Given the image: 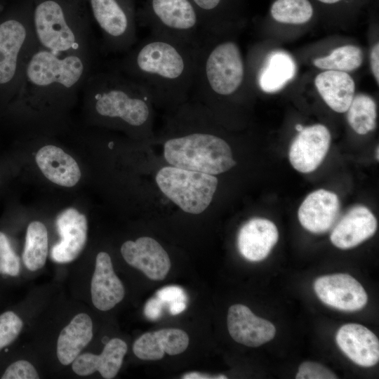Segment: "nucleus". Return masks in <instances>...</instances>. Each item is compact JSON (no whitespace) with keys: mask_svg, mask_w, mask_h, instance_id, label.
<instances>
[{"mask_svg":"<svg viewBox=\"0 0 379 379\" xmlns=\"http://www.w3.org/2000/svg\"><path fill=\"white\" fill-rule=\"evenodd\" d=\"M39 46L31 11L12 12L0 18V104L12 100L25 62Z\"/></svg>","mask_w":379,"mask_h":379,"instance_id":"nucleus-7","label":"nucleus"},{"mask_svg":"<svg viewBox=\"0 0 379 379\" xmlns=\"http://www.w3.org/2000/svg\"><path fill=\"white\" fill-rule=\"evenodd\" d=\"M174 108L190 129L165 140L164 157L170 166L213 175L235 166L230 145L208 130L209 112L204 107L188 99Z\"/></svg>","mask_w":379,"mask_h":379,"instance_id":"nucleus-3","label":"nucleus"},{"mask_svg":"<svg viewBox=\"0 0 379 379\" xmlns=\"http://www.w3.org/2000/svg\"><path fill=\"white\" fill-rule=\"evenodd\" d=\"M347 121L352 128L359 135H365L376 126V104L366 94L354 97L347 110Z\"/></svg>","mask_w":379,"mask_h":379,"instance_id":"nucleus-30","label":"nucleus"},{"mask_svg":"<svg viewBox=\"0 0 379 379\" xmlns=\"http://www.w3.org/2000/svg\"><path fill=\"white\" fill-rule=\"evenodd\" d=\"M157 297L164 303H171L175 301H187L184 290L177 286H168L161 288L156 293Z\"/></svg>","mask_w":379,"mask_h":379,"instance_id":"nucleus-36","label":"nucleus"},{"mask_svg":"<svg viewBox=\"0 0 379 379\" xmlns=\"http://www.w3.org/2000/svg\"><path fill=\"white\" fill-rule=\"evenodd\" d=\"M227 324L232 339L248 347H259L273 339L276 333V328L270 321L255 316L241 304L229 308Z\"/></svg>","mask_w":379,"mask_h":379,"instance_id":"nucleus-15","label":"nucleus"},{"mask_svg":"<svg viewBox=\"0 0 379 379\" xmlns=\"http://www.w3.org/2000/svg\"><path fill=\"white\" fill-rule=\"evenodd\" d=\"M22 327V319L14 312L6 311L0 314V351L15 340Z\"/></svg>","mask_w":379,"mask_h":379,"instance_id":"nucleus-32","label":"nucleus"},{"mask_svg":"<svg viewBox=\"0 0 379 379\" xmlns=\"http://www.w3.org/2000/svg\"><path fill=\"white\" fill-rule=\"evenodd\" d=\"M2 379H38L34 366L27 360L20 359L11 364L2 374Z\"/></svg>","mask_w":379,"mask_h":379,"instance_id":"nucleus-34","label":"nucleus"},{"mask_svg":"<svg viewBox=\"0 0 379 379\" xmlns=\"http://www.w3.org/2000/svg\"><path fill=\"white\" fill-rule=\"evenodd\" d=\"M48 255V232L40 221L31 222L27 228L22 253L25 267L34 272L42 268Z\"/></svg>","mask_w":379,"mask_h":379,"instance_id":"nucleus-28","label":"nucleus"},{"mask_svg":"<svg viewBox=\"0 0 379 379\" xmlns=\"http://www.w3.org/2000/svg\"><path fill=\"white\" fill-rule=\"evenodd\" d=\"M164 304L157 297L149 299L144 307L145 316L149 320L158 319L161 316Z\"/></svg>","mask_w":379,"mask_h":379,"instance_id":"nucleus-37","label":"nucleus"},{"mask_svg":"<svg viewBox=\"0 0 379 379\" xmlns=\"http://www.w3.org/2000/svg\"><path fill=\"white\" fill-rule=\"evenodd\" d=\"M270 14L279 23L302 25L313 18L314 8L310 0H274Z\"/></svg>","mask_w":379,"mask_h":379,"instance_id":"nucleus-29","label":"nucleus"},{"mask_svg":"<svg viewBox=\"0 0 379 379\" xmlns=\"http://www.w3.org/2000/svg\"><path fill=\"white\" fill-rule=\"evenodd\" d=\"M20 271V262L7 236L0 231V274L16 277Z\"/></svg>","mask_w":379,"mask_h":379,"instance_id":"nucleus-33","label":"nucleus"},{"mask_svg":"<svg viewBox=\"0 0 379 379\" xmlns=\"http://www.w3.org/2000/svg\"><path fill=\"white\" fill-rule=\"evenodd\" d=\"M338 196L320 189L310 193L302 202L298 212L301 225L307 230L324 233L333 227L340 212Z\"/></svg>","mask_w":379,"mask_h":379,"instance_id":"nucleus-16","label":"nucleus"},{"mask_svg":"<svg viewBox=\"0 0 379 379\" xmlns=\"http://www.w3.org/2000/svg\"><path fill=\"white\" fill-rule=\"evenodd\" d=\"M279 232L276 225L265 218H253L240 229L237 245L241 255L252 262L265 259L277 244Z\"/></svg>","mask_w":379,"mask_h":379,"instance_id":"nucleus-20","label":"nucleus"},{"mask_svg":"<svg viewBox=\"0 0 379 379\" xmlns=\"http://www.w3.org/2000/svg\"><path fill=\"white\" fill-rule=\"evenodd\" d=\"M81 91L90 112L103 122L147 130L153 100L140 84L112 67L92 72Z\"/></svg>","mask_w":379,"mask_h":379,"instance_id":"nucleus-4","label":"nucleus"},{"mask_svg":"<svg viewBox=\"0 0 379 379\" xmlns=\"http://www.w3.org/2000/svg\"><path fill=\"white\" fill-rule=\"evenodd\" d=\"M363 61V53L354 45H345L333 50L328 55L316 58L317 67L326 70L350 72L359 68Z\"/></svg>","mask_w":379,"mask_h":379,"instance_id":"nucleus-31","label":"nucleus"},{"mask_svg":"<svg viewBox=\"0 0 379 379\" xmlns=\"http://www.w3.org/2000/svg\"><path fill=\"white\" fill-rule=\"evenodd\" d=\"M338 377L324 365L313 361L302 363L295 375L296 379H335Z\"/></svg>","mask_w":379,"mask_h":379,"instance_id":"nucleus-35","label":"nucleus"},{"mask_svg":"<svg viewBox=\"0 0 379 379\" xmlns=\"http://www.w3.org/2000/svg\"><path fill=\"white\" fill-rule=\"evenodd\" d=\"M371 67L375 79L378 84L379 83V44L374 45L371 53Z\"/></svg>","mask_w":379,"mask_h":379,"instance_id":"nucleus-38","label":"nucleus"},{"mask_svg":"<svg viewBox=\"0 0 379 379\" xmlns=\"http://www.w3.org/2000/svg\"><path fill=\"white\" fill-rule=\"evenodd\" d=\"M335 340L342 352L356 364L370 367L378 362V339L366 327L358 324H345L338 331Z\"/></svg>","mask_w":379,"mask_h":379,"instance_id":"nucleus-17","label":"nucleus"},{"mask_svg":"<svg viewBox=\"0 0 379 379\" xmlns=\"http://www.w3.org/2000/svg\"><path fill=\"white\" fill-rule=\"evenodd\" d=\"M35 160L44 176L52 182L72 187L81 178V171L77 161L61 148L53 145L41 147Z\"/></svg>","mask_w":379,"mask_h":379,"instance_id":"nucleus-23","label":"nucleus"},{"mask_svg":"<svg viewBox=\"0 0 379 379\" xmlns=\"http://www.w3.org/2000/svg\"><path fill=\"white\" fill-rule=\"evenodd\" d=\"M169 312L172 315H176L183 312L186 308V302L182 300L175 301L170 304Z\"/></svg>","mask_w":379,"mask_h":379,"instance_id":"nucleus-40","label":"nucleus"},{"mask_svg":"<svg viewBox=\"0 0 379 379\" xmlns=\"http://www.w3.org/2000/svg\"><path fill=\"white\" fill-rule=\"evenodd\" d=\"M94 54L59 55L36 48L27 58L13 108L26 112L61 109L75 100L93 72Z\"/></svg>","mask_w":379,"mask_h":379,"instance_id":"nucleus-2","label":"nucleus"},{"mask_svg":"<svg viewBox=\"0 0 379 379\" xmlns=\"http://www.w3.org/2000/svg\"><path fill=\"white\" fill-rule=\"evenodd\" d=\"M330 143L331 134L325 126L314 124L303 128L289 149L291 165L303 173L314 171L325 158Z\"/></svg>","mask_w":379,"mask_h":379,"instance_id":"nucleus-14","label":"nucleus"},{"mask_svg":"<svg viewBox=\"0 0 379 379\" xmlns=\"http://www.w3.org/2000/svg\"><path fill=\"white\" fill-rule=\"evenodd\" d=\"M377 230V220L366 206L352 208L336 224L330 239L338 248L348 249L357 246L372 237Z\"/></svg>","mask_w":379,"mask_h":379,"instance_id":"nucleus-19","label":"nucleus"},{"mask_svg":"<svg viewBox=\"0 0 379 379\" xmlns=\"http://www.w3.org/2000/svg\"><path fill=\"white\" fill-rule=\"evenodd\" d=\"M317 2L326 6H334L343 3L345 0H315Z\"/></svg>","mask_w":379,"mask_h":379,"instance_id":"nucleus-41","label":"nucleus"},{"mask_svg":"<svg viewBox=\"0 0 379 379\" xmlns=\"http://www.w3.org/2000/svg\"><path fill=\"white\" fill-rule=\"evenodd\" d=\"M136 18L150 32L186 41L201 43L207 35L191 0H146Z\"/></svg>","mask_w":379,"mask_h":379,"instance_id":"nucleus-8","label":"nucleus"},{"mask_svg":"<svg viewBox=\"0 0 379 379\" xmlns=\"http://www.w3.org/2000/svg\"><path fill=\"white\" fill-rule=\"evenodd\" d=\"M199 14L204 31L221 35L225 27L239 15L243 0H191Z\"/></svg>","mask_w":379,"mask_h":379,"instance_id":"nucleus-26","label":"nucleus"},{"mask_svg":"<svg viewBox=\"0 0 379 379\" xmlns=\"http://www.w3.org/2000/svg\"><path fill=\"white\" fill-rule=\"evenodd\" d=\"M316 88L327 105L339 113L347 112L354 95L355 84L347 72L326 70L314 80Z\"/></svg>","mask_w":379,"mask_h":379,"instance_id":"nucleus-25","label":"nucleus"},{"mask_svg":"<svg viewBox=\"0 0 379 379\" xmlns=\"http://www.w3.org/2000/svg\"><path fill=\"white\" fill-rule=\"evenodd\" d=\"M245 65L238 44L207 34L202 41L189 99L206 109L237 94L245 81Z\"/></svg>","mask_w":379,"mask_h":379,"instance_id":"nucleus-5","label":"nucleus"},{"mask_svg":"<svg viewBox=\"0 0 379 379\" xmlns=\"http://www.w3.org/2000/svg\"><path fill=\"white\" fill-rule=\"evenodd\" d=\"M127 350V345L124 340L112 338L106 343L99 355L80 354L72 363V368L76 374L81 376L98 371L103 378H114L121 368Z\"/></svg>","mask_w":379,"mask_h":379,"instance_id":"nucleus-22","label":"nucleus"},{"mask_svg":"<svg viewBox=\"0 0 379 379\" xmlns=\"http://www.w3.org/2000/svg\"><path fill=\"white\" fill-rule=\"evenodd\" d=\"M83 0H38L32 12L40 47L59 55L95 52Z\"/></svg>","mask_w":379,"mask_h":379,"instance_id":"nucleus-6","label":"nucleus"},{"mask_svg":"<svg viewBox=\"0 0 379 379\" xmlns=\"http://www.w3.org/2000/svg\"><path fill=\"white\" fill-rule=\"evenodd\" d=\"M91 300L100 311L112 309L125 295L124 285L115 274L109 255L104 251L98 253L91 284Z\"/></svg>","mask_w":379,"mask_h":379,"instance_id":"nucleus-18","label":"nucleus"},{"mask_svg":"<svg viewBox=\"0 0 379 379\" xmlns=\"http://www.w3.org/2000/svg\"><path fill=\"white\" fill-rule=\"evenodd\" d=\"M93 321L86 313L75 315L60 331L57 340V357L65 366L69 365L88 345L93 338Z\"/></svg>","mask_w":379,"mask_h":379,"instance_id":"nucleus-24","label":"nucleus"},{"mask_svg":"<svg viewBox=\"0 0 379 379\" xmlns=\"http://www.w3.org/2000/svg\"><path fill=\"white\" fill-rule=\"evenodd\" d=\"M319 300L337 310L353 312L363 308L368 300L361 284L347 274L322 276L314 283Z\"/></svg>","mask_w":379,"mask_h":379,"instance_id":"nucleus-11","label":"nucleus"},{"mask_svg":"<svg viewBox=\"0 0 379 379\" xmlns=\"http://www.w3.org/2000/svg\"><path fill=\"white\" fill-rule=\"evenodd\" d=\"M376 150H377V159H378V147H377V149H376Z\"/></svg>","mask_w":379,"mask_h":379,"instance_id":"nucleus-43","label":"nucleus"},{"mask_svg":"<svg viewBox=\"0 0 379 379\" xmlns=\"http://www.w3.org/2000/svg\"><path fill=\"white\" fill-rule=\"evenodd\" d=\"M182 378L184 379H223L227 378L225 375H211L205 373H201L197 372H191L185 374Z\"/></svg>","mask_w":379,"mask_h":379,"instance_id":"nucleus-39","label":"nucleus"},{"mask_svg":"<svg viewBox=\"0 0 379 379\" xmlns=\"http://www.w3.org/2000/svg\"><path fill=\"white\" fill-rule=\"evenodd\" d=\"M160 191L184 212L200 214L211 204L218 180L207 173L173 166L161 168L155 176Z\"/></svg>","mask_w":379,"mask_h":379,"instance_id":"nucleus-9","label":"nucleus"},{"mask_svg":"<svg viewBox=\"0 0 379 379\" xmlns=\"http://www.w3.org/2000/svg\"><path fill=\"white\" fill-rule=\"evenodd\" d=\"M296 72V65L290 54L282 51L272 52L258 72L257 83L265 93H275L282 89Z\"/></svg>","mask_w":379,"mask_h":379,"instance_id":"nucleus-27","label":"nucleus"},{"mask_svg":"<svg viewBox=\"0 0 379 379\" xmlns=\"http://www.w3.org/2000/svg\"><path fill=\"white\" fill-rule=\"evenodd\" d=\"M189 336L178 328H162L147 332L137 338L133 345V352L142 360H159L165 354L177 355L188 347Z\"/></svg>","mask_w":379,"mask_h":379,"instance_id":"nucleus-21","label":"nucleus"},{"mask_svg":"<svg viewBox=\"0 0 379 379\" xmlns=\"http://www.w3.org/2000/svg\"><path fill=\"white\" fill-rule=\"evenodd\" d=\"M303 128H304V127H303L302 125H300V124H297V125L295 126V129H296L298 132L301 131L303 129Z\"/></svg>","mask_w":379,"mask_h":379,"instance_id":"nucleus-42","label":"nucleus"},{"mask_svg":"<svg viewBox=\"0 0 379 379\" xmlns=\"http://www.w3.org/2000/svg\"><path fill=\"white\" fill-rule=\"evenodd\" d=\"M93 18L100 28V51L125 53L138 41L133 0H89Z\"/></svg>","mask_w":379,"mask_h":379,"instance_id":"nucleus-10","label":"nucleus"},{"mask_svg":"<svg viewBox=\"0 0 379 379\" xmlns=\"http://www.w3.org/2000/svg\"><path fill=\"white\" fill-rule=\"evenodd\" d=\"M201 42L150 32L113 67L142 86L154 103L174 108L190 98Z\"/></svg>","mask_w":379,"mask_h":379,"instance_id":"nucleus-1","label":"nucleus"},{"mask_svg":"<svg viewBox=\"0 0 379 379\" xmlns=\"http://www.w3.org/2000/svg\"><path fill=\"white\" fill-rule=\"evenodd\" d=\"M60 241L51 249V259L58 263L74 260L84 250L87 241V219L74 208H67L55 220Z\"/></svg>","mask_w":379,"mask_h":379,"instance_id":"nucleus-12","label":"nucleus"},{"mask_svg":"<svg viewBox=\"0 0 379 379\" xmlns=\"http://www.w3.org/2000/svg\"><path fill=\"white\" fill-rule=\"evenodd\" d=\"M124 260L154 281L165 279L171 262L167 252L155 239L141 237L135 241H126L121 247Z\"/></svg>","mask_w":379,"mask_h":379,"instance_id":"nucleus-13","label":"nucleus"}]
</instances>
